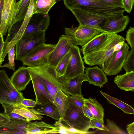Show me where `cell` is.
<instances>
[{
    "mask_svg": "<svg viewBox=\"0 0 134 134\" xmlns=\"http://www.w3.org/2000/svg\"><path fill=\"white\" fill-rule=\"evenodd\" d=\"M66 8L70 10L78 9L103 20L109 21L120 18L125 11L121 8L107 5L99 0H63Z\"/></svg>",
    "mask_w": 134,
    "mask_h": 134,
    "instance_id": "cell-1",
    "label": "cell"
},
{
    "mask_svg": "<svg viewBox=\"0 0 134 134\" xmlns=\"http://www.w3.org/2000/svg\"><path fill=\"white\" fill-rule=\"evenodd\" d=\"M27 67L42 81L53 100L58 90L65 93L64 88L69 80L64 76L57 77L55 68L47 62L37 66Z\"/></svg>",
    "mask_w": 134,
    "mask_h": 134,
    "instance_id": "cell-2",
    "label": "cell"
},
{
    "mask_svg": "<svg viewBox=\"0 0 134 134\" xmlns=\"http://www.w3.org/2000/svg\"><path fill=\"white\" fill-rule=\"evenodd\" d=\"M125 40V38L120 35L110 33L106 40L97 49L83 55V62L91 66L96 65L103 66L114 53L115 46Z\"/></svg>",
    "mask_w": 134,
    "mask_h": 134,
    "instance_id": "cell-3",
    "label": "cell"
},
{
    "mask_svg": "<svg viewBox=\"0 0 134 134\" xmlns=\"http://www.w3.org/2000/svg\"><path fill=\"white\" fill-rule=\"evenodd\" d=\"M68 107L61 121L67 126L82 131H88L90 129V120L85 116L82 109L76 105L68 95Z\"/></svg>",
    "mask_w": 134,
    "mask_h": 134,
    "instance_id": "cell-4",
    "label": "cell"
},
{
    "mask_svg": "<svg viewBox=\"0 0 134 134\" xmlns=\"http://www.w3.org/2000/svg\"><path fill=\"white\" fill-rule=\"evenodd\" d=\"M24 98L15 88L4 70L0 71V104L18 107Z\"/></svg>",
    "mask_w": 134,
    "mask_h": 134,
    "instance_id": "cell-5",
    "label": "cell"
},
{
    "mask_svg": "<svg viewBox=\"0 0 134 134\" xmlns=\"http://www.w3.org/2000/svg\"><path fill=\"white\" fill-rule=\"evenodd\" d=\"M46 31L23 35L15 45V59L22 61L27 55L46 41Z\"/></svg>",
    "mask_w": 134,
    "mask_h": 134,
    "instance_id": "cell-6",
    "label": "cell"
},
{
    "mask_svg": "<svg viewBox=\"0 0 134 134\" xmlns=\"http://www.w3.org/2000/svg\"><path fill=\"white\" fill-rule=\"evenodd\" d=\"M64 31L73 44L82 47L95 36L104 31L102 29L81 25L77 27L72 26L70 28H65Z\"/></svg>",
    "mask_w": 134,
    "mask_h": 134,
    "instance_id": "cell-7",
    "label": "cell"
},
{
    "mask_svg": "<svg viewBox=\"0 0 134 134\" xmlns=\"http://www.w3.org/2000/svg\"><path fill=\"white\" fill-rule=\"evenodd\" d=\"M129 48L127 44L124 43L121 49L114 52L102 66L105 74L108 76L116 75L122 71Z\"/></svg>",
    "mask_w": 134,
    "mask_h": 134,
    "instance_id": "cell-8",
    "label": "cell"
},
{
    "mask_svg": "<svg viewBox=\"0 0 134 134\" xmlns=\"http://www.w3.org/2000/svg\"><path fill=\"white\" fill-rule=\"evenodd\" d=\"M55 44H41L27 55L23 59V65L29 67L37 66L47 62L48 57L54 48Z\"/></svg>",
    "mask_w": 134,
    "mask_h": 134,
    "instance_id": "cell-9",
    "label": "cell"
},
{
    "mask_svg": "<svg viewBox=\"0 0 134 134\" xmlns=\"http://www.w3.org/2000/svg\"><path fill=\"white\" fill-rule=\"evenodd\" d=\"M71 54L64 76L69 80L80 75L84 74L83 62L79 48L72 44L71 48Z\"/></svg>",
    "mask_w": 134,
    "mask_h": 134,
    "instance_id": "cell-10",
    "label": "cell"
},
{
    "mask_svg": "<svg viewBox=\"0 0 134 134\" xmlns=\"http://www.w3.org/2000/svg\"><path fill=\"white\" fill-rule=\"evenodd\" d=\"M73 44L66 35H62L53 51L49 56L47 62L55 68L59 62L70 51Z\"/></svg>",
    "mask_w": 134,
    "mask_h": 134,
    "instance_id": "cell-11",
    "label": "cell"
},
{
    "mask_svg": "<svg viewBox=\"0 0 134 134\" xmlns=\"http://www.w3.org/2000/svg\"><path fill=\"white\" fill-rule=\"evenodd\" d=\"M50 20L48 14H34L28 23L23 35L46 31L49 24Z\"/></svg>",
    "mask_w": 134,
    "mask_h": 134,
    "instance_id": "cell-12",
    "label": "cell"
},
{
    "mask_svg": "<svg viewBox=\"0 0 134 134\" xmlns=\"http://www.w3.org/2000/svg\"><path fill=\"white\" fill-rule=\"evenodd\" d=\"M70 11L79 22V25L101 29V27L109 21L78 9H72Z\"/></svg>",
    "mask_w": 134,
    "mask_h": 134,
    "instance_id": "cell-13",
    "label": "cell"
},
{
    "mask_svg": "<svg viewBox=\"0 0 134 134\" xmlns=\"http://www.w3.org/2000/svg\"><path fill=\"white\" fill-rule=\"evenodd\" d=\"M37 104H44L53 100L42 81L29 70Z\"/></svg>",
    "mask_w": 134,
    "mask_h": 134,
    "instance_id": "cell-14",
    "label": "cell"
},
{
    "mask_svg": "<svg viewBox=\"0 0 134 134\" xmlns=\"http://www.w3.org/2000/svg\"><path fill=\"white\" fill-rule=\"evenodd\" d=\"M24 130L27 134L59 133V127L43 121L28 122Z\"/></svg>",
    "mask_w": 134,
    "mask_h": 134,
    "instance_id": "cell-15",
    "label": "cell"
},
{
    "mask_svg": "<svg viewBox=\"0 0 134 134\" xmlns=\"http://www.w3.org/2000/svg\"><path fill=\"white\" fill-rule=\"evenodd\" d=\"M13 84L19 91L24 90L31 80L29 70L27 67H19L10 79Z\"/></svg>",
    "mask_w": 134,
    "mask_h": 134,
    "instance_id": "cell-16",
    "label": "cell"
},
{
    "mask_svg": "<svg viewBox=\"0 0 134 134\" xmlns=\"http://www.w3.org/2000/svg\"><path fill=\"white\" fill-rule=\"evenodd\" d=\"M31 0H20L16 3L13 9L8 29L9 32L15 23L23 21L28 10Z\"/></svg>",
    "mask_w": 134,
    "mask_h": 134,
    "instance_id": "cell-17",
    "label": "cell"
},
{
    "mask_svg": "<svg viewBox=\"0 0 134 134\" xmlns=\"http://www.w3.org/2000/svg\"><path fill=\"white\" fill-rule=\"evenodd\" d=\"M85 75L87 81L89 83L100 87L107 83L108 79L102 69L97 66L86 68Z\"/></svg>",
    "mask_w": 134,
    "mask_h": 134,
    "instance_id": "cell-18",
    "label": "cell"
},
{
    "mask_svg": "<svg viewBox=\"0 0 134 134\" xmlns=\"http://www.w3.org/2000/svg\"><path fill=\"white\" fill-rule=\"evenodd\" d=\"M16 0H4L0 25V33L5 35L8 30L10 16Z\"/></svg>",
    "mask_w": 134,
    "mask_h": 134,
    "instance_id": "cell-19",
    "label": "cell"
},
{
    "mask_svg": "<svg viewBox=\"0 0 134 134\" xmlns=\"http://www.w3.org/2000/svg\"><path fill=\"white\" fill-rule=\"evenodd\" d=\"M130 22L127 15L110 20L101 27L104 31L110 33L117 34L124 31Z\"/></svg>",
    "mask_w": 134,
    "mask_h": 134,
    "instance_id": "cell-20",
    "label": "cell"
},
{
    "mask_svg": "<svg viewBox=\"0 0 134 134\" xmlns=\"http://www.w3.org/2000/svg\"><path fill=\"white\" fill-rule=\"evenodd\" d=\"M87 81L85 74L80 75L68 80L64 88L68 95H82L81 87L83 82Z\"/></svg>",
    "mask_w": 134,
    "mask_h": 134,
    "instance_id": "cell-21",
    "label": "cell"
},
{
    "mask_svg": "<svg viewBox=\"0 0 134 134\" xmlns=\"http://www.w3.org/2000/svg\"><path fill=\"white\" fill-rule=\"evenodd\" d=\"M28 122L27 121L10 120L7 123L0 126V134H26L24 129Z\"/></svg>",
    "mask_w": 134,
    "mask_h": 134,
    "instance_id": "cell-22",
    "label": "cell"
},
{
    "mask_svg": "<svg viewBox=\"0 0 134 134\" xmlns=\"http://www.w3.org/2000/svg\"><path fill=\"white\" fill-rule=\"evenodd\" d=\"M114 82L121 90L134 91V71L117 76Z\"/></svg>",
    "mask_w": 134,
    "mask_h": 134,
    "instance_id": "cell-23",
    "label": "cell"
},
{
    "mask_svg": "<svg viewBox=\"0 0 134 134\" xmlns=\"http://www.w3.org/2000/svg\"><path fill=\"white\" fill-rule=\"evenodd\" d=\"M110 34L104 31L94 37L82 47L81 50L83 55L90 53L97 49L106 40Z\"/></svg>",
    "mask_w": 134,
    "mask_h": 134,
    "instance_id": "cell-24",
    "label": "cell"
},
{
    "mask_svg": "<svg viewBox=\"0 0 134 134\" xmlns=\"http://www.w3.org/2000/svg\"><path fill=\"white\" fill-rule=\"evenodd\" d=\"M32 108L41 115L48 116L55 120H60L58 110L53 102L44 104H37L35 107Z\"/></svg>",
    "mask_w": 134,
    "mask_h": 134,
    "instance_id": "cell-25",
    "label": "cell"
},
{
    "mask_svg": "<svg viewBox=\"0 0 134 134\" xmlns=\"http://www.w3.org/2000/svg\"><path fill=\"white\" fill-rule=\"evenodd\" d=\"M36 2V0H31L29 8L22 25L16 35L10 44L11 46H15L17 42L21 37L30 18L33 14L35 13Z\"/></svg>",
    "mask_w": 134,
    "mask_h": 134,
    "instance_id": "cell-26",
    "label": "cell"
},
{
    "mask_svg": "<svg viewBox=\"0 0 134 134\" xmlns=\"http://www.w3.org/2000/svg\"><path fill=\"white\" fill-rule=\"evenodd\" d=\"M84 104L90 109L94 116V119L102 124H104V109L96 99L91 98L86 99Z\"/></svg>",
    "mask_w": 134,
    "mask_h": 134,
    "instance_id": "cell-27",
    "label": "cell"
},
{
    "mask_svg": "<svg viewBox=\"0 0 134 134\" xmlns=\"http://www.w3.org/2000/svg\"><path fill=\"white\" fill-rule=\"evenodd\" d=\"M59 113L61 121L68 107L69 104L68 95L61 90H58L53 100Z\"/></svg>",
    "mask_w": 134,
    "mask_h": 134,
    "instance_id": "cell-28",
    "label": "cell"
},
{
    "mask_svg": "<svg viewBox=\"0 0 134 134\" xmlns=\"http://www.w3.org/2000/svg\"><path fill=\"white\" fill-rule=\"evenodd\" d=\"M13 112L24 118L28 122L36 120H41L43 118L33 108H30L22 105L14 107Z\"/></svg>",
    "mask_w": 134,
    "mask_h": 134,
    "instance_id": "cell-29",
    "label": "cell"
},
{
    "mask_svg": "<svg viewBox=\"0 0 134 134\" xmlns=\"http://www.w3.org/2000/svg\"><path fill=\"white\" fill-rule=\"evenodd\" d=\"M100 92L109 103L116 106L125 113L134 114V109L131 106L101 91Z\"/></svg>",
    "mask_w": 134,
    "mask_h": 134,
    "instance_id": "cell-30",
    "label": "cell"
},
{
    "mask_svg": "<svg viewBox=\"0 0 134 134\" xmlns=\"http://www.w3.org/2000/svg\"><path fill=\"white\" fill-rule=\"evenodd\" d=\"M61 0H36V12L48 14L52 6L57 2Z\"/></svg>",
    "mask_w": 134,
    "mask_h": 134,
    "instance_id": "cell-31",
    "label": "cell"
},
{
    "mask_svg": "<svg viewBox=\"0 0 134 134\" xmlns=\"http://www.w3.org/2000/svg\"><path fill=\"white\" fill-rule=\"evenodd\" d=\"M71 54L70 49L59 62L55 68L56 77H59L64 76L67 67Z\"/></svg>",
    "mask_w": 134,
    "mask_h": 134,
    "instance_id": "cell-32",
    "label": "cell"
},
{
    "mask_svg": "<svg viewBox=\"0 0 134 134\" xmlns=\"http://www.w3.org/2000/svg\"><path fill=\"white\" fill-rule=\"evenodd\" d=\"M122 68L126 73L134 71V49L129 51L124 62Z\"/></svg>",
    "mask_w": 134,
    "mask_h": 134,
    "instance_id": "cell-33",
    "label": "cell"
},
{
    "mask_svg": "<svg viewBox=\"0 0 134 134\" xmlns=\"http://www.w3.org/2000/svg\"><path fill=\"white\" fill-rule=\"evenodd\" d=\"M2 106L4 110V113L9 118L10 120L27 121L24 118L13 112V111L14 109V106L11 105L4 104L2 105Z\"/></svg>",
    "mask_w": 134,
    "mask_h": 134,
    "instance_id": "cell-34",
    "label": "cell"
},
{
    "mask_svg": "<svg viewBox=\"0 0 134 134\" xmlns=\"http://www.w3.org/2000/svg\"><path fill=\"white\" fill-rule=\"evenodd\" d=\"M15 53V46H14L9 49L8 53L9 60L8 63L1 65V67H7L14 71L15 67V64L14 62Z\"/></svg>",
    "mask_w": 134,
    "mask_h": 134,
    "instance_id": "cell-35",
    "label": "cell"
},
{
    "mask_svg": "<svg viewBox=\"0 0 134 134\" xmlns=\"http://www.w3.org/2000/svg\"><path fill=\"white\" fill-rule=\"evenodd\" d=\"M106 127L109 132L112 134H126L125 131L119 127L113 121L109 119L106 120Z\"/></svg>",
    "mask_w": 134,
    "mask_h": 134,
    "instance_id": "cell-36",
    "label": "cell"
},
{
    "mask_svg": "<svg viewBox=\"0 0 134 134\" xmlns=\"http://www.w3.org/2000/svg\"><path fill=\"white\" fill-rule=\"evenodd\" d=\"M126 40L131 49H134V27H130L128 30L126 35Z\"/></svg>",
    "mask_w": 134,
    "mask_h": 134,
    "instance_id": "cell-37",
    "label": "cell"
},
{
    "mask_svg": "<svg viewBox=\"0 0 134 134\" xmlns=\"http://www.w3.org/2000/svg\"><path fill=\"white\" fill-rule=\"evenodd\" d=\"M89 128L97 129L99 130L106 131L109 132L106 126L98 120L95 119L90 120L89 123Z\"/></svg>",
    "mask_w": 134,
    "mask_h": 134,
    "instance_id": "cell-38",
    "label": "cell"
},
{
    "mask_svg": "<svg viewBox=\"0 0 134 134\" xmlns=\"http://www.w3.org/2000/svg\"><path fill=\"white\" fill-rule=\"evenodd\" d=\"M99 0L104 4L110 7L124 8L122 0Z\"/></svg>",
    "mask_w": 134,
    "mask_h": 134,
    "instance_id": "cell-39",
    "label": "cell"
},
{
    "mask_svg": "<svg viewBox=\"0 0 134 134\" xmlns=\"http://www.w3.org/2000/svg\"><path fill=\"white\" fill-rule=\"evenodd\" d=\"M70 97L74 103L77 106L82 109V108L84 105L85 98L83 96L81 95H70Z\"/></svg>",
    "mask_w": 134,
    "mask_h": 134,
    "instance_id": "cell-40",
    "label": "cell"
},
{
    "mask_svg": "<svg viewBox=\"0 0 134 134\" xmlns=\"http://www.w3.org/2000/svg\"><path fill=\"white\" fill-rule=\"evenodd\" d=\"M124 8L127 12L130 13L134 4V0H122Z\"/></svg>",
    "mask_w": 134,
    "mask_h": 134,
    "instance_id": "cell-41",
    "label": "cell"
},
{
    "mask_svg": "<svg viewBox=\"0 0 134 134\" xmlns=\"http://www.w3.org/2000/svg\"><path fill=\"white\" fill-rule=\"evenodd\" d=\"M21 104L24 106L32 108L35 107L37 104L36 102L32 100L25 98L22 100Z\"/></svg>",
    "mask_w": 134,
    "mask_h": 134,
    "instance_id": "cell-42",
    "label": "cell"
},
{
    "mask_svg": "<svg viewBox=\"0 0 134 134\" xmlns=\"http://www.w3.org/2000/svg\"><path fill=\"white\" fill-rule=\"evenodd\" d=\"M82 110L84 116L90 120L94 119V116L90 109L85 104L82 108Z\"/></svg>",
    "mask_w": 134,
    "mask_h": 134,
    "instance_id": "cell-43",
    "label": "cell"
},
{
    "mask_svg": "<svg viewBox=\"0 0 134 134\" xmlns=\"http://www.w3.org/2000/svg\"><path fill=\"white\" fill-rule=\"evenodd\" d=\"M10 119L4 113H0V126L9 121Z\"/></svg>",
    "mask_w": 134,
    "mask_h": 134,
    "instance_id": "cell-44",
    "label": "cell"
},
{
    "mask_svg": "<svg viewBox=\"0 0 134 134\" xmlns=\"http://www.w3.org/2000/svg\"><path fill=\"white\" fill-rule=\"evenodd\" d=\"M127 131L129 134H134V122L128 125L126 128Z\"/></svg>",
    "mask_w": 134,
    "mask_h": 134,
    "instance_id": "cell-45",
    "label": "cell"
},
{
    "mask_svg": "<svg viewBox=\"0 0 134 134\" xmlns=\"http://www.w3.org/2000/svg\"><path fill=\"white\" fill-rule=\"evenodd\" d=\"M3 36L0 33V54L1 55L2 53L4 45V42L3 39Z\"/></svg>",
    "mask_w": 134,
    "mask_h": 134,
    "instance_id": "cell-46",
    "label": "cell"
},
{
    "mask_svg": "<svg viewBox=\"0 0 134 134\" xmlns=\"http://www.w3.org/2000/svg\"><path fill=\"white\" fill-rule=\"evenodd\" d=\"M4 0H0V25L1 21L3 5Z\"/></svg>",
    "mask_w": 134,
    "mask_h": 134,
    "instance_id": "cell-47",
    "label": "cell"
},
{
    "mask_svg": "<svg viewBox=\"0 0 134 134\" xmlns=\"http://www.w3.org/2000/svg\"><path fill=\"white\" fill-rule=\"evenodd\" d=\"M1 54H0V62L1 61Z\"/></svg>",
    "mask_w": 134,
    "mask_h": 134,
    "instance_id": "cell-48",
    "label": "cell"
}]
</instances>
